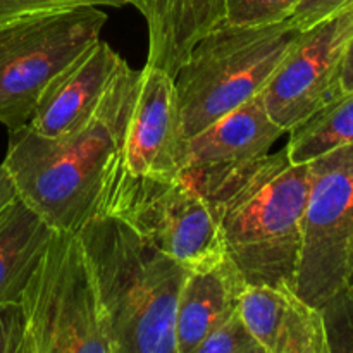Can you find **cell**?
Here are the masks:
<instances>
[{"label": "cell", "instance_id": "obj_10", "mask_svg": "<svg viewBox=\"0 0 353 353\" xmlns=\"http://www.w3.org/2000/svg\"><path fill=\"white\" fill-rule=\"evenodd\" d=\"M188 138L183 133L174 78L145 64L123 148V171L130 176L179 179Z\"/></svg>", "mask_w": 353, "mask_h": 353}, {"label": "cell", "instance_id": "obj_19", "mask_svg": "<svg viewBox=\"0 0 353 353\" xmlns=\"http://www.w3.org/2000/svg\"><path fill=\"white\" fill-rule=\"evenodd\" d=\"M330 353L353 352V299L341 288L321 307Z\"/></svg>", "mask_w": 353, "mask_h": 353}, {"label": "cell", "instance_id": "obj_17", "mask_svg": "<svg viewBox=\"0 0 353 353\" xmlns=\"http://www.w3.org/2000/svg\"><path fill=\"white\" fill-rule=\"evenodd\" d=\"M286 154L293 164H310L317 157L353 143V92L333 102L288 131Z\"/></svg>", "mask_w": 353, "mask_h": 353}, {"label": "cell", "instance_id": "obj_3", "mask_svg": "<svg viewBox=\"0 0 353 353\" xmlns=\"http://www.w3.org/2000/svg\"><path fill=\"white\" fill-rule=\"evenodd\" d=\"M78 236L114 353H176V307L188 269L121 217H93Z\"/></svg>", "mask_w": 353, "mask_h": 353}, {"label": "cell", "instance_id": "obj_7", "mask_svg": "<svg viewBox=\"0 0 353 353\" xmlns=\"http://www.w3.org/2000/svg\"><path fill=\"white\" fill-rule=\"evenodd\" d=\"M103 216L124 219L186 269L226 255L212 207L183 179L141 178L121 171L107 195Z\"/></svg>", "mask_w": 353, "mask_h": 353}, {"label": "cell", "instance_id": "obj_15", "mask_svg": "<svg viewBox=\"0 0 353 353\" xmlns=\"http://www.w3.org/2000/svg\"><path fill=\"white\" fill-rule=\"evenodd\" d=\"M228 0H128L148 26L147 65L174 78L193 47L226 19Z\"/></svg>", "mask_w": 353, "mask_h": 353}, {"label": "cell", "instance_id": "obj_5", "mask_svg": "<svg viewBox=\"0 0 353 353\" xmlns=\"http://www.w3.org/2000/svg\"><path fill=\"white\" fill-rule=\"evenodd\" d=\"M19 302L26 353H114L78 233L52 231Z\"/></svg>", "mask_w": 353, "mask_h": 353}, {"label": "cell", "instance_id": "obj_14", "mask_svg": "<svg viewBox=\"0 0 353 353\" xmlns=\"http://www.w3.org/2000/svg\"><path fill=\"white\" fill-rule=\"evenodd\" d=\"M248 283L228 255L188 269L176 307V353H195L207 334L238 310Z\"/></svg>", "mask_w": 353, "mask_h": 353}, {"label": "cell", "instance_id": "obj_23", "mask_svg": "<svg viewBox=\"0 0 353 353\" xmlns=\"http://www.w3.org/2000/svg\"><path fill=\"white\" fill-rule=\"evenodd\" d=\"M352 7L353 0H300L286 21L295 30L303 31Z\"/></svg>", "mask_w": 353, "mask_h": 353}, {"label": "cell", "instance_id": "obj_12", "mask_svg": "<svg viewBox=\"0 0 353 353\" xmlns=\"http://www.w3.org/2000/svg\"><path fill=\"white\" fill-rule=\"evenodd\" d=\"M238 309L264 353H330L323 314L290 286L248 285Z\"/></svg>", "mask_w": 353, "mask_h": 353}, {"label": "cell", "instance_id": "obj_26", "mask_svg": "<svg viewBox=\"0 0 353 353\" xmlns=\"http://www.w3.org/2000/svg\"><path fill=\"white\" fill-rule=\"evenodd\" d=\"M345 290H347V293L348 295L352 296L353 299V265H352V269H350V274H348V278H347V283H345V286H343Z\"/></svg>", "mask_w": 353, "mask_h": 353}, {"label": "cell", "instance_id": "obj_1", "mask_svg": "<svg viewBox=\"0 0 353 353\" xmlns=\"http://www.w3.org/2000/svg\"><path fill=\"white\" fill-rule=\"evenodd\" d=\"M141 69L124 62L110 81L99 109L83 130L45 138L30 126L9 131L2 165L17 196L52 230L78 233L103 216L105 200L123 171L128 123L140 86Z\"/></svg>", "mask_w": 353, "mask_h": 353}, {"label": "cell", "instance_id": "obj_8", "mask_svg": "<svg viewBox=\"0 0 353 353\" xmlns=\"http://www.w3.org/2000/svg\"><path fill=\"white\" fill-rule=\"evenodd\" d=\"M309 165L295 292L321 309L343 288L353 265V143Z\"/></svg>", "mask_w": 353, "mask_h": 353}, {"label": "cell", "instance_id": "obj_16", "mask_svg": "<svg viewBox=\"0 0 353 353\" xmlns=\"http://www.w3.org/2000/svg\"><path fill=\"white\" fill-rule=\"evenodd\" d=\"M52 231L19 196L0 214V303L19 302Z\"/></svg>", "mask_w": 353, "mask_h": 353}, {"label": "cell", "instance_id": "obj_25", "mask_svg": "<svg viewBox=\"0 0 353 353\" xmlns=\"http://www.w3.org/2000/svg\"><path fill=\"white\" fill-rule=\"evenodd\" d=\"M341 85H343V92H353V34L347 45V50H345Z\"/></svg>", "mask_w": 353, "mask_h": 353}, {"label": "cell", "instance_id": "obj_11", "mask_svg": "<svg viewBox=\"0 0 353 353\" xmlns=\"http://www.w3.org/2000/svg\"><path fill=\"white\" fill-rule=\"evenodd\" d=\"M124 62L109 43H93L45 88L28 126L45 138H62L83 130Z\"/></svg>", "mask_w": 353, "mask_h": 353}, {"label": "cell", "instance_id": "obj_2", "mask_svg": "<svg viewBox=\"0 0 353 353\" xmlns=\"http://www.w3.org/2000/svg\"><path fill=\"white\" fill-rule=\"evenodd\" d=\"M179 179L212 207L224 252L248 285L295 290L309 164H293L283 148L226 171L185 169Z\"/></svg>", "mask_w": 353, "mask_h": 353}, {"label": "cell", "instance_id": "obj_22", "mask_svg": "<svg viewBox=\"0 0 353 353\" xmlns=\"http://www.w3.org/2000/svg\"><path fill=\"white\" fill-rule=\"evenodd\" d=\"M26 331L21 302L0 303V353H26Z\"/></svg>", "mask_w": 353, "mask_h": 353}, {"label": "cell", "instance_id": "obj_21", "mask_svg": "<svg viewBox=\"0 0 353 353\" xmlns=\"http://www.w3.org/2000/svg\"><path fill=\"white\" fill-rule=\"evenodd\" d=\"M128 0H0V24L33 16V14L50 12V10L72 9L81 6H126Z\"/></svg>", "mask_w": 353, "mask_h": 353}, {"label": "cell", "instance_id": "obj_20", "mask_svg": "<svg viewBox=\"0 0 353 353\" xmlns=\"http://www.w3.org/2000/svg\"><path fill=\"white\" fill-rule=\"evenodd\" d=\"M300 0H228L224 23L234 26H261L288 19Z\"/></svg>", "mask_w": 353, "mask_h": 353}, {"label": "cell", "instance_id": "obj_9", "mask_svg": "<svg viewBox=\"0 0 353 353\" xmlns=\"http://www.w3.org/2000/svg\"><path fill=\"white\" fill-rule=\"evenodd\" d=\"M353 34V7L300 31L265 88L262 100L285 133L343 95L341 72Z\"/></svg>", "mask_w": 353, "mask_h": 353}, {"label": "cell", "instance_id": "obj_4", "mask_svg": "<svg viewBox=\"0 0 353 353\" xmlns=\"http://www.w3.org/2000/svg\"><path fill=\"white\" fill-rule=\"evenodd\" d=\"M300 31L288 21L261 26L223 23L193 47L174 76L186 138L261 95Z\"/></svg>", "mask_w": 353, "mask_h": 353}, {"label": "cell", "instance_id": "obj_13", "mask_svg": "<svg viewBox=\"0 0 353 353\" xmlns=\"http://www.w3.org/2000/svg\"><path fill=\"white\" fill-rule=\"evenodd\" d=\"M283 134L269 117L261 93L188 138L185 169L226 171L250 164L265 157Z\"/></svg>", "mask_w": 353, "mask_h": 353}, {"label": "cell", "instance_id": "obj_6", "mask_svg": "<svg viewBox=\"0 0 353 353\" xmlns=\"http://www.w3.org/2000/svg\"><path fill=\"white\" fill-rule=\"evenodd\" d=\"M107 16L97 6L50 10L0 24V123L26 126L45 88L100 40Z\"/></svg>", "mask_w": 353, "mask_h": 353}, {"label": "cell", "instance_id": "obj_18", "mask_svg": "<svg viewBox=\"0 0 353 353\" xmlns=\"http://www.w3.org/2000/svg\"><path fill=\"white\" fill-rule=\"evenodd\" d=\"M195 353H264V350L238 309L207 334Z\"/></svg>", "mask_w": 353, "mask_h": 353}, {"label": "cell", "instance_id": "obj_24", "mask_svg": "<svg viewBox=\"0 0 353 353\" xmlns=\"http://www.w3.org/2000/svg\"><path fill=\"white\" fill-rule=\"evenodd\" d=\"M17 199V190L10 179L9 172L3 165H0V214Z\"/></svg>", "mask_w": 353, "mask_h": 353}]
</instances>
